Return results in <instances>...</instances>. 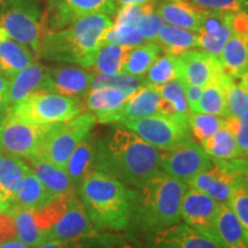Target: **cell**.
<instances>
[{
	"label": "cell",
	"instance_id": "cell-1",
	"mask_svg": "<svg viewBox=\"0 0 248 248\" xmlns=\"http://www.w3.org/2000/svg\"><path fill=\"white\" fill-rule=\"evenodd\" d=\"M161 151L126 128H114L97 141L94 168L123 184L140 188L160 169Z\"/></svg>",
	"mask_w": 248,
	"mask_h": 248
},
{
	"label": "cell",
	"instance_id": "cell-2",
	"mask_svg": "<svg viewBox=\"0 0 248 248\" xmlns=\"http://www.w3.org/2000/svg\"><path fill=\"white\" fill-rule=\"evenodd\" d=\"M113 20L107 14H89L60 30L46 33L39 58L91 68L93 58L104 45Z\"/></svg>",
	"mask_w": 248,
	"mask_h": 248
},
{
	"label": "cell",
	"instance_id": "cell-3",
	"mask_svg": "<svg viewBox=\"0 0 248 248\" xmlns=\"http://www.w3.org/2000/svg\"><path fill=\"white\" fill-rule=\"evenodd\" d=\"M78 197L98 230L120 231L131 221L135 190L106 172L92 170L78 187Z\"/></svg>",
	"mask_w": 248,
	"mask_h": 248
},
{
	"label": "cell",
	"instance_id": "cell-4",
	"mask_svg": "<svg viewBox=\"0 0 248 248\" xmlns=\"http://www.w3.org/2000/svg\"><path fill=\"white\" fill-rule=\"evenodd\" d=\"M187 190L186 183L159 171L135 191L132 215L150 232L177 224L182 219V202Z\"/></svg>",
	"mask_w": 248,
	"mask_h": 248
},
{
	"label": "cell",
	"instance_id": "cell-5",
	"mask_svg": "<svg viewBox=\"0 0 248 248\" xmlns=\"http://www.w3.org/2000/svg\"><path fill=\"white\" fill-rule=\"evenodd\" d=\"M38 0H6L0 4V29L39 57L43 40L49 31Z\"/></svg>",
	"mask_w": 248,
	"mask_h": 248
},
{
	"label": "cell",
	"instance_id": "cell-6",
	"mask_svg": "<svg viewBox=\"0 0 248 248\" xmlns=\"http://www.w3.org/2000/svg\"><path fill=\"white\" fill-rule=\"evenodd\" d=\"M82 99L66 97L59 93L38 91L7 111L12 115L31 124L51 125L67 122L82 113Z\"/></svg>",
	"mask_w": 248,
	"mask_h": 248
},
{
	"label": "cell",
	"instance_id": "cell-7",
	"mask_svg": "<svg viewBox=\"0 0 248 248\" xmlns=\"http://www.w3.org/2000/svg\"><path fill=\"white\" fill-rule=\"evenodd\" d=\"M95 122L97 119L90 111L80 113L75 119L67 122L51 124L46 130L36 155L48 160L59 168L66 169L70 155L91 131Z\"/></svg>",
	"mask_w": 248,
	"mask_h": 248
},
{
	"label": "cell",
	"instance_id": "cell-8",
	"mask_svg": "<svg viewBox=\"0 0 248 248\" xmlns=\"http://www.w3.org/2000/svg\"><path fill=\"white\" fill-rule=\"evenodd\" d=\"M122 125L160 151L168 150L191 138L186 121L162 114L128 121Z\"/></svg>",
	"mask_w": 248,
	"mask_h": 248
},
{
	"label": "cell",
	"instance_id": "cell-9",
	"mask_svg": "<svg viewBox=\"0 0 248 248\" xmlns=\"http://www.w3.org/2000/svg\"><path fill=\"white\" fill-rule=\"evenodd\" d=\"M213 166L214 160L192 138L161 151V171L186 184Z\"/></svg>",
	"mask_w": 248,
	"mask_h": 248
},
{
	"label": "cell",
	"instance_id": "cell-10",
	"mask_svg": "<svg viewBox=\"0 0 248 248\" xmlns=\"http://www.w3.org/2000/svg\"><path fill=\"white\" fill-rule=\"evenodd\" d=\"M48 125L31 124L16 119L9 111L0 121V144L2 153L20 159L33 156L38 153Z\"/></svg>",
	"mask_w": 248,
	"mask_h": 248
},
{
	"label": "cell",
	"instance_id": "cell-11",
	"mask_svg": "<svg viewBox=\"0 0 248 248\" xmlns=\"http://www.w3.org/2000/svg\"><path fill=\"white\" fill-rule=\"evenodd\" d=\"M221 206L208 194L188 188L182 202V219L186 225L219 244L216 221Z\"/></svg>",
	"mask_w": 248,
	"mask_h": 248
},
{
	"label": "cell",
	"instance_id": "cell-12",
	"mask_svg": "<svg viewBox=\"0 0 248 248\" xmlns=\"http://www.w3.org/2000/svg\"><path fill=\"white\" fill-rule=\"evenodd\" d=\"M115 0H48L47 23L49 31L60 30L77 18L89 14L113 15Z\"/></svg>",
	"mask_w": 248,
	"mask_h": 248
},
{
	"label": "cell",
	"instance_id": "cell-13",
	"mask_svg": "<svg viewBox=\"0 0 248 248\" xmlns=\"http://www.w3.org/2000/svg\"><path fill=\"white\" fill-rule=\"evenodd\" d=\"M98 229L90 218L78 195L70 198L68 208L58 223L45 232V241H76L92 237Z\"/></svg>",
	"mask_w": 248,
	"mask_h": 248
},
{
	"label": "cell",
	"instance_id": "cell-14",
	"mask_svg": "<svg viewBox=\"0 0 248 248\" xmlns=\"http://www.w3.org/2000/svg\"><path fill=\"white\" fill-rule=\"evenodd\" d=\"M94 78L91 71L84 68L61 66L48 69L46 91L59 93L66 97H86Z\"/></svg>",
	"mask_w": 248,
	"mask_h": 248
},
{
	"label": "cell",
	"instance_id": "cell-15",
	"mask_svg": "<svg viewBox=\"0 0 248 248\" xmlns=\"http://www.w3.org/2000/svg\"><path fill=\"white\" fill-rule=\"evenodd\" d=\"M181 63V79L186 84L204 88L222 74L223 67L219 59L204 51L190 49L178 55Z\"/></svg>",
	"mask_w": 248,
	"mask_h": 248
},
{
	"label": "cell",
	"instance_id": "cell-16",
	"mask_svg": "<svg viewBox=\"0 0 248 248\" xmlns=\"http://www.w3.org/2000/svg\"><path fill=\"white\" fill-rule=\"evenodd\" d=\"M148 248H222L215 240L191 226L177 224L153 232Z\"/></svg>",
	"mask_w": 248,
	"mask_h": 248
},
{
	"label": "cell",
	"instance_id": "cell-17",
	"mask_svg": "<svg viewBox=\"0 0 248 248\" xmlns=\"http://www.w3.org/2000/svg\"><path fill=\"white\" fill-rule=\"evenodd\" d=\"M233 13L203 12L199 36V47L207 53L219 58L229 38L233 35L231 27V15Z\"/></svg>",
	"mask_w": 248,
	"mask_h": 248
},
{
	"label": "cell",
	"instance_id": "cell-18",
	"mask_svg": "<svg viewBox=\"0 0 248 248\" xmlns=\"http://www.w3.org/2000/svg\"><path fill=\"white\" fill-rule=\"evenodd\" d=\"M161 95L155 86L144 85L129 95L110 123L122 124L128 121L160 114Z\"/></svg>",
	"mask_w": 248,
	"mask_h": 248
},
{
	"label": "cell",
	"instance_id": "cell-19",
	"mask_svg": "<svg viewBox=\"0 0 248 248\" xmlns=\"http://www.w3.org/2000/svg\"><path fill=\"white\" fill-rule=\"evenodd\" d=\"M48 68L39 62H32L16 75L9 78L8 110L22 102L32 93L46 91Z\"/></svg>",
	"mask_w": 248,
	"mask_h": 248
},
{
	"label": "cell",
	"instance_id": "cell-20",
	"mask_svg": "<svg viewBox=\"0 0 248 248\" xmlns=\"http://www.w3.org/2000/svg\"><path fill=\"white\" fill-rule=\"evenodd\" d=\"M29 166L31 171L42 182L47 190L57 197L73 198L77 194V190L70 182L66 170L59 168L44 157L33 155V156L23 159Z\"/></svg>",
	"mask_w": 248,
	"mask_h": 248
},
{
	"label": "cell",
	"instance_id": "cell-21",
	"mask_svg": "<svg viewBox=\"0 0 248 248\" xmlns=\"http://www.w3.org/2000/svg\"><path fill=\"white\" fill-rule=\"evenodd\" d=\"M129 95L123 90L111 86L90 90L85 98V107L95 116L98 122L110 123Z\"/></svg>",
	"mask_w": 248,
	"mask_h": 248
},
{
	"label": "cell",
	"instance_id": "cell-22",
	"mask_svg": "<svg viewBox=\"0 0 248 248\" xmlns=\"http://www.w3.org/2000/svg\"><path fill=\"white\" fill-rule=\"evenodd\" d=\"M156 13L170 26L198 32L202 21L203 12L194 8L183 0H160L154 2Z\"/></svg>",
	"mask_w": 248,
	"mask_h": 248
},
{
	"label": "cell",
	"instance_id": "cell-23",
	"mask_svg": "<svg viewBox=\"0 0 248 248\" xmlns=\"http://www.w3.org/2000/svg\"><path fill=\"white\" fill-rule=\"evenodd\" d=\"M57 195L51 193L36 177L35 173L30 171L15 191L9 202L8 210L11 208H21L33 212V210H38L45 207Z\"/></svg>",
	"mask_w": 248,
	"mask_h": 248
},
{
	"label": "cell",
	"instance_id": "cell-24",
	"mask_svg": "<svg viewBox=\"0 0 248 248\" xmlns=\"http://www.w3.org/2000/svg\"><path fill=\"white\" fill-rule=\"evenodd\" d=\"M35 58L30 48L12 39L0 29V73L2 75L11 78L35 62Z\"/></svg>",
	"mask_w": 248,
	"mask_h": 248
},
{
	"label": "cell",
	"instance_id": "cell-25",
	"mask_svg": "<svg viewBox=\"0 0 248 248\" xmlns=\"http://www.w3.org/2000/svg\"><path fill=\"white\" fill-rule=\"evenodd\" d=\"M95 152H97V141L93 139L91 132H89L68 160L64 170L77 192L84 178L94 168Z\"/></svg>",
	"mask_w": 248,
	"mask_h": 248
},
{
	"label": "cell",
	"instance_id": "cell-26",
	"mask_svg": "<svg viewBox=\"0 0 248 248\" xmlns=\"http://www.w3.org/2000/svg\"><path fill=\"white\" fill-rule=\"evenodd\" d=\"M218 59L226 75L231 78H241L248 71V33H233Z\"/></svg>",
	"mask_w": 248,
	"mask_h": 248
},
{
	"label": "cell",
	"instance_id": "cell-27",
	"mask_svg": "<svg viewBox=\"0 0 248 248\" xmlns=\"http://www.w3.org/2000/svg\"><path fill=\"white\" fill-rule=\"evenodd\" d=\"M229 77L223 71L212 82L202 88L200 99L192 111L213 114V115L228 117V102H226V82Z\"/></svg>",
	"mask_w": 248,
	"mask_h": 248
},
{
	"label": "cell",
	"instance_id": "cell-28",
	"mask_svg": "<svg viewBox=\"0 0 248 248\" xmlns=\"http://www.w3.org/2000/svg\"><path fill=\"white\" fill-rule=\"evenodd\" d=\"M216 231L222 248H248V235L228 204H222L216 221Z\"/></svg>",
	"mask_w": 248,
	"mask_h": 248
},
{
	"label": "cell",
	"instance_id": "cell-29",
	"mask_svg": "<svg viewBox=\"0 0 248 248\" xmlns=\"http://www.w3.org/2000/svg\"><path fill=\"white\" fill-rule=\"evenodd\" d=\"M164 53L178 57L186 51L199 47V36L195 31L183 29L170 24H163L156 40Z\"/></svg>",
	"mask_w": 248,
	"mask_h": 248
},
{
	"label": "cell",
	"instance_id": "cell-30",
	"mask_svg": "<svg viewBox=\"0 0 248 248\" xmlns=\"http://www.w3.org/2000/svg\"><path fill=\"white\" fill-rule=\"evenodd\" d=\"M161 95L160 114L178 117L187 122L190 113L187 98H186L185 83L182 79H173L166 84L156 86Z\"/></svg>",
	"mask_w": 248,
	"mask_h": 248
},
{
	"label": "cell",
	"instance_id": "cell-31",
	"mask_svg": "<svg viewBox=\"0 0 248 248\" xmlns=\"http://www.w3.org/2000/svg\"><path fill=\"white\" fill-rule=\"evenodd\" d=\"M131 49L132 47L129 46L104 44L94 54L90 69H93L101 75H114L122 73Z\"/></svg>",
	"mask_w": 248,
	"mask_h": 248
},
{
	"label": "cell",
	"instance_id": "cell-32",
	"mask_svg": "<svg viewBox=\"0 0 248 248\" xmlns=\"http://www.w3.org/2000/svg\"><path fill=\"white\" fill-rule=\"evenodd\" d=\"M30 171L31 169L23 159L6 153L0 155V185L9 198V202Z\"/></svg>",
	"mask_w": 248,
	"mask_h": 248
},
{
	"label": "cell",
	"instance_id": "cell-33",
	"mask_svg": "<svg viewBox=\"0 0 248 248\" xmlns=\"http://www.w3.org/2000/svg\"><path fill=\"white\" fill-rule=\"evenodd\" d=\"M200 144L213 160L230 161L240 157L234 135L225 125Z\"/></svg>",
	"mask_w": 248,
	"mask_h": 248
},
{
	"label": "cell",
	"instance_id": "cell-34",
	"mask_svg": "<svg viewBox=\"0 0 248 248\" xmlns=\"http://www.w3.org/2000/svg\"><path fill=\"white\" fill-rule=\"evenodd\" d=\"M161 51L162 48L156 42H146L135 46L126 59L123 71L133 76L142 77L155 60L160 57Z\"/></svg>",
	"mask_w": 248,
	"mask_h": 248
},
{
	"label": "cell",
	"instance_id": "cell-35",
	"mask_svg": "<svg viewBox=\"0 0 248 248\" xmlns=\"http://www.w3.org/2000/svg\"><path fill=\"white\" fill-rule=\"evenodd\" d=\"M182 69L178 57L164 53L150 67L144 76L145 85L161 86L173 79H181Z\"/></svg>",
	"mask_w": 248,
	"mask_h": 248
},
{
	"label": "cell",
	"instance_id": "cell-36",
	"mask_svg": "<svg viewBox=\"0 0 248 248\" xmlns=\"http://www.w3.org/2000/svg\"><path fill=\"white\" fill-rule=\"evenodd\" d=\"M7 213L14 217L15 226H16V235L23 244L31 247H37L44 243V233L39 230L35 219H33L32 210L11 208Z\"/></svg>",
	"mask_w": 248,
	"mask_h": 248
},
{
	"label": "cell",
	"instance_id": "cell-37",
	"mask_svg": "<svg viewBox=\"0 0 248 248\" xmlns=\"http://www.w3.org/2000/svg\"><path fill=\"white\" fill-rule=\"evenodd\" d=\"M187 125L193 137L199 142H202L225 125V117L190 111L187 116Z\"/></svg>",
	"mask_w": 248,
	"mask_h": 248
},
{
	"label": "cell",
	"instance_id": "cell-38",
	"mask_svg": "<svg viewBox=\"0 0 248 248\" xmlns=\"http://www.w3.org/2000/svg\"><path fill=\"white\" fill-rule=\"evenodd\" d=\"M70 198L68 197H55L53 200L45 207L38 210H33L32 215L39 230L45 234V232L51 229L55 223H58L64 215L68 208ZM45 239V238H44Z\"/></svg>",
	"mask_w": 248,
	"mask_h": 248
},
{
	"label": "cell",
	"instance_id": "cell-39",
	"mask_svg": "<svg viewBox=\"0 0 248 248\" xmlns=\"http://www.w3.org/2000/svg\"><path fill=\"white\" fill-rule=\"evenodd\" d=\"M145 85L144 77L133 76L131 74L122 73L114 74V75H94L93 78L91 90L105 88V86H111V88H117L123 90L129 94H131L135 91H137L139 88Z\"/></svg>",
	"mask_w": 248,
	"mask_h": 248
},
{
	"label": "cell",
	"instance_id": "cell-40",
	"mask_svg": "<svg viewBox=\"0 0 248 248\" xmlns=\"http://www.w3.org/2000/svg\"><path fill=\"white\" fill-rule=\"evenodd\" d=\"M145 43L144 36L136 24L114 23L105 36L104 44H114L120 46H135Z\"/></svg>",
	"mask_w": 248,
	"mask_h": 248
},
{
	"label": "cell",
	"instance_id": "cell-41",
	"mask_svg": "<svg viewBox=\"0 0 248 248\" xmlns=\"http://www.w3.org/2000/svg\"><path fill=\"white\" fill-rule=\"evenodd\" d=\"M226 102L229 116L248 119V93L231 77L226 82Z\"/></svg>",
	"mask_w": 248,
	"mask_h": 248
},
{
	"label": "cell",
	"instance_id": "cell-42",
	"mask_svg": "<svg viewBox=\"0 0 248 248\" xmlns=\"http://www.w3.org/2000/svg\"><path fill=\"white\" fill-rule=\"evenodd\" d=\"M228 206L239 219L248 235V178L245 176L238 179Z\"/></svg>",
	"mask_w": 248,
	"mask_h": 248
},
{
	"label": "cell",
	"instance_id": "cell-43",
	"mask_svg": "<svg viewBox=\"0 0 248 248\" xmlns=\"http://www.w3.org/2000/svg\"><path fill=\"white\" fill-rule=\"evenodd\" d=\"M154 2L155 1L144 4L140 16L136 23V26L144 36L145 42H155L159 30L164 24L163 18L155 11Z\"/></svg>",
	"mask_w": 248,
	"mask_h": 248
},
{
	"label": "cell",
	"instance_id": "cell-44",
	"mask_svg": "<svg viewBox=\"0 0 248 248\" xmlns=\"http://www.w3.org/2000/svg\"><path fill=\"white\" fill-rule=\"evenodd\" d=\"M201 12L238 13L246 11L248 0H183Z\"/></svg>",
	"mask_w": 248,
	"mask_h": 248
},
{
	"label": "cell",
	"instance_id": "cell-45",
	"mask_svg": "<svg viewBox=\"0 0 248 248\" xmlns=\"http://www.w3.org/2000/svg\"><path fill=\"white\" fill-rule=\"evenodd\" d=\"M225 126L230 129L237 141L240 157L248 155V119H237L233 116L225 117Z\"/></svg>",
	"mask_w": 248,
	"mask_h": 248
},
{
	"label": "cell",
	"instance_id": "cell-46",
	"mask_svg": "<svg viewBox=\"0 0 248 248\" xmlns=\"http://www.w3.org/2000/svg\"><path fill=\"white\" fill-rule=\"evenodd\" d=\"M144 4L141 5H125L120 7L117 12L114 23H125V24H136L139 16H140Z\"/></svg>",
	"mask_w": 248,
	"mask_h": 248
},
{
	"label": "cell",
	"instance_id": "cell-47",
	"mask_svg": "<svg viewBox=\"0 0 248 248\" xmlns=\"http://www.w3.org/2000/svg\"><path fill=\"white\" fill-rule=\"evenodd\" d=\"M16 237V226L13 215L7 212L0 213V243L15 239Z\"/></svg>",
	"mask_w": 248,
	"mask_h": 248
},
{
	"label": "cell",
	"instance_id": "cell-48",
	"mask_svg": "<svg viewBox=\"0 0 248 248\" xmlns=\"http://www.w3.org/2000/svg\"><path fill=\"white\" fill-rule=\"evenodd\" d=\"M231 27L233 33L243 35L248 33V14L245 11L231 15Z\"/></svg>",
	"mask_w": 248,
	"mask_h": 248
},
{
	"label": "cell",
	"instance_id": "cell-49",
	"mask_svg": "<svg viewBox=\"0 0 248 248\" xmlns=\"http://www.w3.org/2000/svg\"><path fill=\"white\" fill-rule=\"evenodd\" d=\"M185 90H186V98H187L188 107H190V111L194 109L195 105L199 101L201 92H202V88L200 86H195L191 84H186L185 83Z\"/></svg>",
	"mask_w": 248,
	"mask_h": 248
},
{
	"label": "cell",
	"instance_id": "cell-50",
	"mask_svg": "<svg viewBox=\"0 0 248 248\" xmlns=\"http://www.w3.org/2000/svg\"><path fill=\"white\" fill-rule=\"evenodd\" d=\"M233 163L235 169H237L241 175L248 178V155L245 157H237V159H233Z\"/></svg>",
	"mask_w": 248,
	"mask_h": 248
},
{
	"label": "cell",
	"instance_id": "cell-51",
	"mask_svg": "<svg viewBox=\"0 0 248 248\" xmlns=\"http://www.w3.org/2000/svg\"><path fill=\"white\" fill-rule=\"evenodd\" d=\"M36 248H73V247L70 246V241L47 240L38 245Z\"/></svg>",
	"mask_w": 248,
	"mask_h": 248
},
{
	"label": "cell",
	"instance_id": "cell-52",
	"mask_svg": "<svg viewBox=\"0 0 248 248\" xmlns=\"http://www.w3.org/2000/svg\"><path fill=\"white\" fill-rule=\"evenodd\" d=\"M8 88H9V78L0 74V97L8 99Z\"/></svg>",
	"mask_w": 248,
	"mask_h": 248
},
{
	"label": "cell",
	"instance_id": "cell-53",
	"mask_svg": "<svg viewBox=\"0 0 248 248\" xmlns=\"http://www.w3.org/2000/svg\"><path fill=\"white\" fill-rule=\"evenodd\" d=\"M0 247L1 248H30V246L23 244L22 241H18L15 239L2 241V243H0Z\"/></svg>",
	"mask_w": 248,
	"mask_h": 248
},
{
	"label": "cell",
	"instance_id": "cell-54",
	"mask_svg": "<svg viewBox=\"0 0 248 248\" xmlns=\"http://www.w3.org/2000/svg\"><path fill=\"white\" fill-rule=\"evenodd\" d=\"M153 1H160V0H115L116 7H122L125 5H141L146 4V2H153Z\"/></svg>",
	"mask_w": 248,
	"mask_h": 248
},
{
	"label": "cell",
	"instance_id": "cell-55",
	"mask_svg": "<svg viewBox=\"0 0 248 248\" xmlns=\"http://www.w3.org/2000/svg\"><path fill=\"white\" fill-rule=\"evenodd\" d=\"M8 110V99L0 97V116L5 115Z\"/></svg>",
	"mask_w": 248,
	"mask_h": 248
},
{
	"label": "cell",
	"instance_id": "cell-56",
	"mask_svg": "<svg viewBox=\"0 0 248 248\" xmlns=\"http://www.w3.org/2000/svg\"><path fill=\"white\" fill-rule=\"evenodd\" d=\"M0 202L8 204L9 207V198L7 197V194H6V192L2 190L1 185H0Z\"/></svg>",
	"mask_w": 248,
	"mask_h": 248
},
{
	"label": "cell",
	"instance_id": "cell-57",
	"mask_svg": "<svg viewBox=\"0 0 248 248\" xmlns=\"http://www.w3.org/2000/svg\"><path fill=\"white\" fill-rule=\"evenodd\" d=\"M240 85L243 86V88L246 90V92L248 93V71L246 74H245V75L241 77V83H240Z\"/></svg>",
	"mask_w": 248,
	"mask_h": 248
},
{
	"label": "cell",
	"instance_id": "cell-58",
	"mask_svg": "<svg viewBox=\"0 0 248 248\" xmlns=\"http://www.w3.org/2000/svg\"><path fill=\"white\" fill-rule=\"evenodd\" d=\"M7 210H8V204L0 202V213L7 212Z\"/></svg>",
	"mask_w": 248,
	"mask_h": 248
},
{
	"label": "cell",
	"instance_id": "cell-59",
	"mask_svg": "<svg viewBox=\"0 0 248 248\" xmlns=\"http://www.w3.org/2000/svg\"><path fill=\"white\" fill-rule=\"evenodd\" d=\"M1 117L2 116H0V121H1ZM1 153H2V148H1V144H0V155H1Z\"/></svg>",
	"mask_w": 248,
	"mask_h": 248
}]
</instances>
